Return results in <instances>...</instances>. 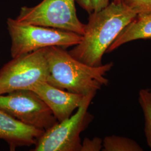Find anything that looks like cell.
I'll return each mask as SVG.
<instances>
[{
    "label": "cell",
    "instance_id": "obj_8",
    "mask_svg": "<svg viewBox=\"0 0 151 151\" xmlns=\"http://www.w3.org/2000/svg\"><path fill=\"white\" fill-rule=\"evenodd\" d=\"M29 90L40 97L58 122L69 118L82 104L85 96L53 86L46 81L38 82Z\"/></svg>",
    "mask_w": 151,
    "mask_h": 151
},
{
    "label": "cell",
    "instance_id": "obj_6",
    "mask_svg": "<svg viewBox=\"0 0 151 151\" xmlns=\"http://www.w3.org/2000/svg\"><path fill=\"white\" fill-rule=\"evenodd\" d=\"M76 0H43L34 7L23 6L17 21L58 29L83 35L85 24L78 19Z\"/></svg>",
    "mask_w": 151,
    "mask_h": 151
},
{
    "label": "cell",
    "instance_id": "obj_13",
    "mask_svg": "<svg viewBox=\"0 0 151 151\" xmlns=\"http://www.w3.org/2000/svg\"><path fill=\"white\" fill-rule=\"evenodd\" d=\"M122 2L137 15L151 12V0H122Z\"/></svg>",
    "mask_w": 151,
    "mask_h": 151
},
{
    "label": "cell",
    "instance_id": "obj_9",
    "mask_svg": "<svg viewBox=\"0 0 151 151\" xmlns=\"http://www.w3.org/2000/svg\"><path fill=\"white\" fill-rule=\"evenodd\" d=\"M44 132L22 123L0 109V139L5 141L10 151L35 145Z\"/></svg>",
    "mask_w": 151,
    "mask_h": 151
},
{
    "label": "cell",
    "instance_id": "obj_15",
    "mask_svg": "<svg viewBox=\"0 0 151 151\" xmlns=\"http://www.w3.org/2000/svg\"><path fill=\"white\" fill-rule=\"evenodd\" d=\"M110 0H91L93 12L101 10L109 5Z\"/></svg>",
    "mask_w": 151,
    "mask_h": 151
},
{
    "label": "cell",
    "instance_id": "obj_5",
    "mask_svg": "<svg viewBox=\"0 0 151 151\" xmlns=\"http://www.w3.org/2000/svg\"><path fill=\"white\" fill-rule=\"evenodd\" d=\"M49 75L47 48L12 58L0 69V95L27 89Z\"/></svg>",
    "mask_w": 151,
    "mask_h": 151
},
{
    "label": "cell",
    "instance_id": "obj_1",
    "mask_svg": "<svg viewBox=\"0 0 151 151\" xmlns=\"http://www.w3.org/2000/svg\"><path fill=\"white\" fill-rule=\"evenodd\" d=\"M137 14L123 3L112 2L96 12L90 14L81 42L68 52L76 60L87 65H103V57L124 27Z\"/></svg>",
    "mask_w": 151,
    "mask_h": 151
},
{
    "label": "cell",
    "instance_id": "obj_4",
    "mask_svg": "<svg viewBox=\"0 0 151 151\" xmlns=\"http://www.w3.org/2000/svg\"><path fill=\"white\" fill-rule=\"evenodd\" d=\"M96 92L85 95L74 115L44 132L33 151H81L80 134L92 121L88 109Z\"/></svg>",
    "mask_w": 151,
    "mask_h": 151
},
{
    "label": "cell",
    "instance_id": "obj_14",
    "mask_svg": "<svg viewBox=\"0 0 151 151\" xmlns=\"http://www.w3.org/2000/svg\"><path fill=\"white\" fill-rule=\"evenodd\" d=\"M103 140L99 137L92 139L85 138L82 143L81 151H99L102 150Z\"/></svg>",
    "mask_w": 151,
    "mask_h": 151
},
{
    "label": "cell",
    "instance_id": "obj_3",
    "mask_svg": "<svg viewBox=\"0 0 151 151\" xmlns=\"http://www.w3.org/2000/svg\"><path fill=\"white\" fill-rule=\"evenodd\" d=\"M7 26L11 38L12 58L53 46L67 48L77 45L82 39V35L75 32L22 23L12 18L7 20Z\"/></svg>",
    "mask_w": 151,
    "mask_h": 151
},
{
    "label": "cell",
    "instance_id": "obj_2",
    "mask_svg": "<svg viewBox=\"0 0 151 151\" xmlns=\"http://www.w3.org/2000/svg\"><path fill=\"white\" fill-rule=\"evenodd\" d=\"M47 58L49 67L47 82L85 96L108 85L109 80L105 76L114 65L113 62L98 67L86 65L73 57L65 49L55 46L47 48Z\"/></svg>",
    "mask_w": 151,
    "mask_h": 151
},
{
    "label": "cell",
    "instance_id": "obj_16",
    "mask_svg": "<svg viewBox=\"0 0 151 151\" xmlns=\"http://www.w3.org/2000/svg\"><path fill=\"white\" fill-rule=\"evenodd\" d=\"M78 5L85 10L91 14L93 12L91 0H76Z\"/></svg>",
    "mask_w": 151,
    "mask_h": 151
},
{
    "label": "cell",
    "instance_id": "obj_12",
    "mask_svg": "<svg viewBox=\"0 0 151 151\" xmlns=\"http://www.w3.org/2000/svg\"><path fill=\"white\" fill-rule=\"evenodd\" d=\"M138 100L145 115L147 142L151 149V90H140Z\"/></svg>",
    "mask_w": 151,
    "mask_h": 151
},
{
    "label": "cell",
    "instance_id": "obj_17",
    "mask_svg": "<svg viewBox=\"0 0 151 151\" xmlns=\"http://www.w3.org/2000/svg\"><path fill=\"white\" fill-rule=\"evenodd\" d=\"M113 2L116 4H119L122 2V0H112Z\"/></svg>",
    "mask_w": 151,
    "mask_h": 151
},
{
    "label": "cell",
    "instance_id": "obj_10",
    "mask_svg": "<svg viewBox=\"0 0 151 151\" xmlns=\"http://www.w3.org/2000/svg\"><path fill=\"white\" fill-rule=\"evenodd\" d=\"M141 39H151V12L137 15L120 32L106 53H110L124 44Z\"/></svg>",
    "mask_w": 151,
    "mask_h": 151
},
{
    "label": "cell",
    "instance_id": "obj_11",
    "mask_svg": "<svg viewBox=\"0 0 151 151\" xmlns=\"http://www.w3.org/2000/svg\"><path fill=\"white\" fill-rule=\"evenodd\" d=\"M103 151H143L135 141L127 137L110 135L103 139Z\"/></svg>",
    "mask_w": 151,
    "mask_h": 151
},
{
    "label": "cell",
    "instance_id": "obj_7",
    "mask_svg": "<svg viewBox=\"0 0 151 151\" xmlns=\"http://www.w3.org/2000/svg\"><path fill=\"white\" fill-rule=\"evenodd\" d=\"M0 109L22 123L44 131L58 122L48 106L30 90L0 95Z\"/></svg>",
    "mask_w": 151,
    "mask_h": 151
}]
</instances>
